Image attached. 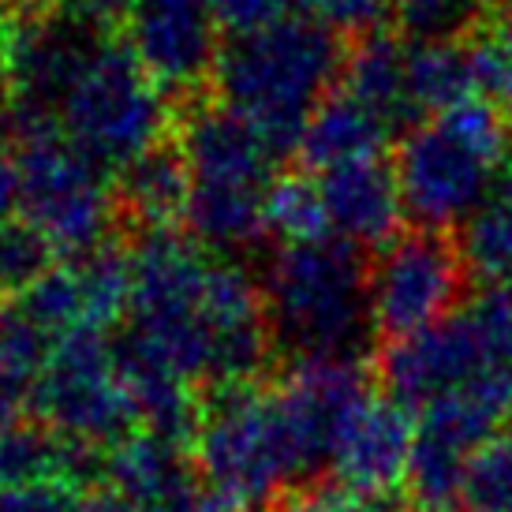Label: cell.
Returning a JSON list of instances; mask_svg holds the SVG:
<instances>
[{
  "instance_id": "obj_1",
  "label": "cell",
  "mask_w": 512,
  "mask_h": 512,
  "mask_svg": "<svg viewBox=\"0 0 512 512\" xmlns=\"http://www.w3.org/2000/svg\"><path fill=\"white\" fill-rule=\"evenodd\" d=\"M128 266V352L187 385H251L273 344L251 273L172 232H146Z\"/></svg>"
},
{
  "instance_id": "obj_2",
  "label": "cell",
  "mask_w": 512,
  "mask_h": 512,
  "mask_svg": "<svg viewBox=\"0 0 512 512\" xmlns=\"http://www.w3.org/2000/svg\"><path fill=\"white\" fill-rule=\"evenodd\" d=\"M341 68L337 38L326 27L314 19H285L232 38L217 57L214 86L228 113L251 124L273 150H288L299 146Z\"/></svg>"
},
{
  "instance_id": "obj_3",
  "label": "cell",
  "mask_w": 512,
  "mask_h": 512,
  "mask_svg": "<svg viewBox=\"0 0 512 512\" xmlns=\"http://www.w3.org/2000/svg\"><path fill=\"white\" fill-rule=\"evenodd\" d=\"M509 116L486 101H460L415 124L397 146L404 214L427 232L464 228L509 169Z\"/></svg>"
},
{
  "instance_id": "obj_4",
  "label": "cell",
  "mask_w": 512,
  "mask_h": 512,
  "mask_svg": "<svg viewBox=\"0 0 512 512\" xmlns=\"http://www.w3.org/2000/svg\"><path fill=\"white\" fill-rule=\"evenodd\" d=\"M262 299L273 344L303 359H352L374 333L370 270L356 247L322 240L281 243L273 251Z\"/></svg>"
},
{
  "instance_id": "obj_5",
  "label": "cell",
  "mask_w": 512,
  "mask_h": 512,
  "mask_svg": "<svg viewBox=\"0 0 512 512\" xmlns=\"http://www.w3.org/2000/svg\"><path fill=\"white\" fill-rule=\"evenodd\" d=\"M187 169V228L210 251H240L270 232L273 150L225 105H202L176 143Z\"/></svg>"
},
{
  "instance_id": "obj_6",
  "label": "cell",
  "mask_w": 512,
  "mask_h": 512,
  "mask_svg": "<svg viewBox=\"0 0 512 512\" xmlns=\"http://www.w3.org/2000/svg\"><path fill=\"white\" fill-rule=\"evenodd\" d=\"M15 146V206L53 255L86 258L116 221V184L105 165L86 157L57 120L19 116Z\"/></svg>"
},
{
  "instance_id": "obj_7",
  "label": "cell",
  "mask_w": 512,
  "mask_h": 512,
  "mask_svg": "<svg viewBox=\"0 0 512 512\" xmlns=\"http://www.w3.org/2000/svg\"><path fill=\"white\" fill-rule=\"evenodd\" d=\"M53 120L86 157H94L105 169H124L135 157L161 146L169 101L165 86L131 57L128 45L101 38Z\"/></svg>"
},
{
  "instance_id": "obj_8",
  "label": "cell",
  "mask_w": 512,
  "mask_h": 512,
  "mask_svg": "<svg viewBox=\"0 0 512 512\" xmlns=\"http://www.w3.org/2000/svg\"><path fill=\"white\" fill-rule=\"evenodd\" d=\"M195 456L210 486L232 490L255 505L311 475L277 393L255 385L221 389L206 404L195 427Z\"/></svg>"
},
{
  "instance_id": "obj_9",
  "label": "cell",
  "mask_w": 512,
  "mask_h": 512,
  "mask_svg": "<svg viewBox=\"0 0 512 512\" xmlns=\"http://www.w3.org/2000/svg\"><path fill=\"white\" fill-rule=\"evenodd\" d=\"M30 404L45 430L72 449L86 453L120 445L135 427L120 344H109L105 333L57 341L45 356Z\"/></svg>"
},
{
  "instance_id": "obj_10",
  "label": "cell",
  "mask_w": 512,
  "mask_h": 512,
  "mask_svg": "<svg viewBox=\"0 0 512 512\" xmlns=\"http://www.w3.org/2000/svg\"><path fill=\"white\" fill-rule=\"evenodd\" d=\"M382 382L404 408H430L456 393H483L512 415V370L498 367L464 311L393 341L382 356Z\"/></svg>"
},
{
  "instance_id": "obj_11",
  "label": "cell",
  "mask_w": 512,
  "mask_h": 512,
  "mask_svg": "<svg viewBox=\"0 0 512 512\" xmlns=\"http://www.w3.org/2000/svg\"><path fill=\"white\" fill-rule=\"evenodd\" d=\"M468 262L441 232L415 228L389 240L370 266V318L374 333L404 341L453 314L464 292Z\"/></svg>"
},
{
  "instance_id": "obj_12",
  "label": "cell",
  "mask_w": 512,
  "mask_h": 512,
  "mask_svg": "<svg viewBox=\"0 0 512 512\" xmlns=\"http://www.w3.org/2000/svg\"><path fill=\"white\" fill-rule=\"evenodd\" d=\"M98 45V30L64 15L57 4L15 12L0 38V83L12 94L15 113L53 120Z\"/></svg>"
},
{
  "instance_id": "obj_13",
  "label": "cell",
  "mask_w": 512,
  "mask_h": 512,
  "mask_svg": "<svg viewBox=\"0 0 512 512\" xmlns=\"http://www.w3.org/2000/svg\"><path fill=\"white\" fill-rule=\"evenodd\" d=\"M131 266L113 251H94L53 266L38 285L19 296V314L49 344L79 333H105L120 314H128Z\"/></svg>"
},
{
  "instance_id": "obj_14",
  "label": "cell",
  "mask_w": 512,
  "mask_h": 512,
  "mask_svg": "<svg viewBox=\"0 0 512 512\" xmlns=\"http://www.w3.org/2000/svg\"><path fill=\"white\" fill-rule=\"evenodd\" d=\"M128 49L165 90H191L214 75L217 45L214 0H131Z\"/></svg>"
},
{
  "instance_id": "obj_15",
  "label": "cell",
  "mask_w": 512,
  "mask_h": 512,
  "mask_svg": "<svg viewBox=\"0 0 512 512\" xmlns=\"http://www.w3.org/2000/svg\"><path fill=\"white\" fill-rule=\"evenodd\" d=\"M273 393L281 400V412L292 427L307 471L329 464L344 427L370 397L356 359H303Z\"/></svg>"
},
{
  "instance_id": "obj_16",
  "label": "cell",
  "mask_w": 512,
  "mask_h": 512,
  "mask_svg": "<svg viewBox=\"0 0 512 512\" xmlns=\"http://www.w3.org/2000/svg\"><path fill=\"white\" fill-rule=\"evenodd\" d=\"M415 449V419L393 397H367V404L344 427L329 468L348 494L385 498L408 483Z\"/></svg>"
},
{
  "instance_id": "obj_17",
  "label": "cell",
  "mask_w": 512,
  "mask_h": 512,
  "mask_svg": "<svg viewBox=\"0 0 512 512\" xmlns=\"http://www.w3.org/2000/svg\"><path fill=\"white\" fill-rule=\"evenodd\" d=\"M318 195L333 240L348 247H378L397 240L404 199L393 165L382 157H363L341 169L318 172Z\"/></svg>"
},
{
  "instance_id": "obj_18",
  "label": "cell",
  "mask_w": 512,
  "mask_h": 512,
  "mask_svg": "<svg viewBox=\"0 0 512 512\" xmlns=\"http://www.w3.org/2000/svg\"><path fill=\"white\" fill-rule=\"evenodd\" d=\"M109 490L143 512H191L202 486L191 475L184 445L157 434H128L105 460Z\"/></svg>"
},
{
  "instance_id": "obj_19",
  "label": "cell",
  "mask_w": 512,
  "mask_h": 512,
  "mask_svg": "<svg viewBox=\"0 0 512 512\" xmlns=\"http://www.w3.org/2000/svg\"><path fill=\"white\" fill-rule=\"evenodd\" d=\"M389 131L393 128L385 120H378L356 98L337 90L307 120L303 139H299V154L307 157V165H314L318 172L341 169V165H352L363 157H378Z\"/></svg>"
},
{
  "instance_id": "obj_20",
  "label": "cell",
  "mask_w": 512,
  "mask_h": 512,
  "mask_svg": "<svg viewBox=\"0 0 512 512\" xmlns=\"http://www.w3.org/2000/svg\"><path fill=\"white\" fill-rule=\"evenodd\" d=\"M341 90L378 120H385L389 128L404 124L408 116H415L412 90H408V49L385 34L363 38L344 57Z\"/></svg>"
},
{
  "instance_id": "obj_21",
  "label": "cell",
  "mask_w": 512,
  "mask_h": 512,
  "mask_svg": "<svg viewBox=\"0 0 512 512\" xmlns=\"http://www.w3.org/2000/svg\"><path fill=\"white\" fill-rule=\"evenodd\" d=\"M116 202L135 225L169 232L176 217L187 214V169L176 146H154L135 157L116 176Z\"/></svg>"
},
{
  "instance_id": "obj_22",
  "label": "cell",
  "mask_w": 512,
  "mask_h": 512,
  "mask_svg": "<svg viewBox=\"0 0 512 512\" xmlns=\"http://www.w3.org/2000/svg\"><path fill=\"white\" fill-rule=\"evenodd\" d=\"M408 90L415 113L438 116L460 101H471V72L464 42L408 45Z\"/></svg>"
},
{
  "instance_id": "obj_23",
  "label": "cell",
  "mask_w": 512,
  "mask_h": 512,
  "mask_svg": "<svg viewBox=\"0 0 512 512\" xmlns=\"http://www.w3.org/2000/svg\"><path fill=\"white\" fill-rule=\"evenodd\" d=\"M460 255L486 281H512V161L494 191L460 228Z\"/></svg>"
},
{
  "instance_id": "obj_24",
  "label": "cell",
  "mask_w": 512,
  "mask_h": 512,
  "mask_svg": "<svg viewBox=\"0 0 512 512\" xmlns=\"http://www.w3.org/2000/svg\"><path fill=\"white\" fill-rule=\"evenodd\" d=\"M471 98L512 113V27H490L471 34L468 42Z\"/></svg>"
},
{
  "instance_id": "obj_25",
  "label": "cell",
  "mask_w": 512,
  "mask_h": 512,
  "mask_svg": "<svg viewBox=\"0 0 512 512\" xmlns=\"http://www.w3.org/2000/svg\"><path fill=\"white\" fill-rule=\"evenodd\" d=\"M456 512H512V438L486 441L471 456Z\"/></svg>"
},
{
  "instance_id": "obj_26",
  "label": "cell",
  "mask_w": 512,
  "mask_h": 512,
  "mask_svg": "<svg viewBox=\"0 0 512 512\" xmlns=\"http://www.w3.org/2000/svg\"><path fill=\"white\" fill-rule=\"evenodd\" d=\"M479 15L483 0H393V19L415 42H460Z\"/></svg>"
},
{
  "instance_id": "obj_27",
  "label": "cell",
  "mask_w": 512,
  "mask_h": 512,
  "mask_svg": "<svg viewBox=\"0 0 512 512\" xmlns=\"http://www.w3.org/2000/svg\"><path fill=\"white\" fill-rule=\"evenodd\" d=\"M49 255V243L27 221H0V296L30 292L53 270Z\"/></svg>"
},
{
  "instance_id": "obj_28",
  "label": "cell",
  "mask_w": 512,
  "mask_h": 512,
  "mask_svg": "<svg viewBox=\"0 0 512 512\" xmlns=\"http://www.w3.org/2000/svg\"><path fill=\"white\" fill-rule=\"evenodd\" d=\"M270 232H277L281 243H303L329 236L318 180H281L273 187Z\"/></svg>"
},
{
  "instance_id": "obj_29",
  "label": "cell",
  "mask_w": 512,
  "mask_h": 512,
  "mask_svg": "<svg viewBox=\"0 0 512 512\" xmlns=\"http://www.w3.org/2000/svg\"><path fill=\"white\" fill-rule=\"evenodd\" d=\"M0 512H86V498L68 475H45L0 490Z\"/></svg>"
},
{
  "instance_id": "obj_30",
  "label": "cell",
  "mask_w": 512,
  "mask_h": 512,
  "mask_svg": "<svg viewBox=\"0 0 512 512\" xmlns=\"http://www.w3.org/2000/svg\"><path fill=\"white\" fill-rule=\"evenodd\" d=\"M318 27H326L333 38L337 34H359L374 38V30L393 15V0H303Z\"/></svg>"
},
{
  "instance_id": "obj_31",
  "label": "cell",
  "mask_w": 512,
  "mask_h": 512,
  "mask_svg": "<svg viewBox=\"0 0 512 512\" xmlns=\"http://www.w3.org/2000/svg\"><path fill=\"white\" fill-rule=\"evenodd\" d=\"M296 4L303 0H214V12L221 30H232V38H240V34H255L292 19Z\"/></svg>"
},
{
  "instance_id": "obj_32",
  "label": "cell",
  "mask_w": 512,
  "mask_h": 512,
  "mask_svg": "<svg viewBox=\"0 0 512 512\" xmlns=\"http://www.w3.org/2000/svg\"><path fill=\"white\" fill-rule=\"evenodd\" d=\"M285 512H374V505L359 494H348L344 486H329V490H311L296 498Z\"/></svg>"
},
{
  "instance_id": "obj_33",
  "label": "cell",
  "mask_w": 512,
  "mask_h": 512,
  "mask_svg": "<svg viewBox=\"0 0 512 512\" xmlns=\"http://www.w3.org/2000/svg\"><path fill=\"white\" fill-rule=\"evenodd\" d=\"M57 8L64 15H72L86 27H105V23H116V19H128L131 0H57Z\"/></svg>"
},
{
  "instance_id": "obj_34",
  "label": "cell",
  "mask_w": 512,
  "mask_h": 512,
  "mask_svg": "<svg viewBox=\"0 0 512 512\" xmlns=\"http://www.w3.org/2000/svg\"><path fill=\"white\" fill-rule=\"evenodd\" d=\"M191 512H258V505L232 490H221V486H202Z\"/></svg>"
},
{
  "instance_id": "obj_35",
  "label": "cell",
  "mask_w": 512,
  "mask_h": 512,
  "mask_svg": "<svg viewBox=\"0 0 512 512\" xmlns=\"http://www.w3.org/2000/svg\"><path fill=\"white\" fill-rule=\"evenodd\" d=\"M12 206H15V150L4 146V131H0V221H8Z\"/></svg>"
},
{
  "instance_id": "obj_36",
  "label": "cell",
  "mask_w": 512,
  "mask_h": 512,
  "mask_svg": "<svg viewBox=\"0 0 512 512\" xmlns=\"http://www.w3.org/2000/svg\"><path fill=\"white\" fill-rule=\"evenodd\" d=\"M86 512H143V509H135L131 501H124L120 494H101V498H94V501H86Z\"/></svg>"
},
{
  "instance_id": "obj_37",
  "label": "cell",
  "mask_w": 512,
  "mask_h": 512,
  "mask_svg": "<svg viewBox=\"0 0 512 512\" xmlns=\"http://www.w3.org/2000/svg\"><path fill=\"white\" fill-rule=\"evenodd\" d=\"M8 19H12V15L4 12V0H0V38H4V30H8Z\"/></svg>"
},
{
  "instance_id": "obj_38",
  "label": "cell",
  "mask_w": 512,
  "mask_h": 512,
  "mask_svg": "<svg viewBox=\"0 0 512 512\" xmlns=\"http://www.w3.org/2000/svg\"><path fill=\"white\" fill-rule=\"evenodd\" d=\"M0 314H4V311H0Z\"/></svg>"
}]
</instances>
